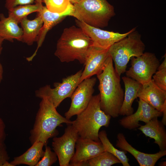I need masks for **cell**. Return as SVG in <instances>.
<instances>
[{
  "instance_id": "cell-1",
  "label": "cell",
  "mask_w": 166,
  "mask_h": 166,
  "mask_svg": "<svg viewBox=\"0 0 166 166\" xmlns=\"http://www.w3.org/2000/svg\"><path fill=\"white\" fill-rule=\"evenodd\" d=\"M110 54L102 71L97 75L99 80L100 106L106 114L115 118L119 115L124 93L120 83V77L113 66Z\"/></svg>"
},
{
  "instance_id": "cell-2",
  "label": "cell",
  "mask_w": 166,
  "mask_h": 166,
  "mask_svg": "<svg viewBox=\"0 0 166 166\" xmlns=\"http://www.w3.org/2000/svg\"><path fill=\"white\" fill-rule=\"evenodd\" d=\"M93 44L91 38L82 29L72 26L64 29L57 41L54 55L62 62L77 60L84 64L88 50Z\"/></svg>"
},
{
  "instance_id": "cell-3",
  "label": "cell",
  "mask_w": 166,
  "mask_h": 166,
  "mask_svg": "<svg viewBox=\"0 0 166 166\" xmlns=\"http://www.w3.org/2000/svg\"><path fill=\"white\" fill-rule=\"evenodd\" d=\"M73 122L61 115L49 100L46 98L42 99L33 128L30 132L31 144L40 141L46 145L49 139L58 134L56 129L57 127L63 123L72 124Z\"/></svg>"
},
{
  "instance_id": "cell-4",
  "label": "cell",
  "mask_w": 166,
  "mask_h": 166,
  "mask_svg": "<svg viewBox=\"0 0 166 166\" xmlns=\"http://www.w3.org/2000/svg\"><path fill=\"white\" fill-rule=\"evenodd\" d=\"M100 103L99 93L93 96L86 108L73 121L72 125L79 137L100 141L98 137L99 130L102 126H109L111 117L101 109Z\"/></svg>"
},
{
  "instance_id": "cell-5",
  "label": "cell",
  "mask_w": 166,
  "mask_h": 166,
  "mask_svg": "<svg viewBox=\"0 0 166 166\" xmlns=\"http://www.w3.org/2000/svg\"><path fill=\"white\" fill-rule=\"evenodd\" d=\"M73 5L72 16L96 28L108 26L111 19L115 15L114 7L107 0H80Z\"/></svg>"
},
{
  "instance_id": "cell-6",
  "label": "cell",
  "mask_w": 166,
  "mask_h": 166,
  "mask_svg": "<svg viewBox=\"0 0 166 166\" xmlns=\"http://www.w3.org/2000/svg\"><path fill=\"white\" fill-rule=\"evenodd\" d=\"M145 47L141 35L136 30L109 47V52L119 76L126 72L127 65L131 58L142 55Z\"/></svg>"
},
{
  "instance_id": "cell-7",
  "label": "cell",
  "mask_w": 166,
  "mask_h": 166,
  "mask_svg": "<svg viewBox=\"0 0 166 166\" xmlns=\"http://www.w3.org/2000/svg\"><path fill=\"white\" fill-rule=\"evenodd\" d=\"M82 71L80 70L74 74L63 78L61 83H54L53 88L49 85L40 88L35 91L36 96L41 99H48L57 108L65 99L70 97L80 83Z\"/></svg>"
},
{
  "instance_id": "cell-8",
  "label": "cell",
  "mask_w": 166,
  "mask_h": 166,
  "mask_svg": "<svg viewBox=\"0 0 166 166\" xmlns=\"http://www.w3.org/2000/svg\"><path fill=\"white\" fill-rule=\"evenodd\" d=\"M131 66L126 71V76L135 80L141 85L148 83L157 71L160 61L155 54L146 52L141 56L131 58Z\"/></svg>"
},
{
  "instance_id": "cell-9",
  "label": "cell",
  "mask_w": 166,
  "mask_h": 166,
  "mask_svg": "<svg viewBox=\"0 0 166 166\" xmlns=\"http://www.w3.org/2000/svg\"><path fill=\"white\" fill-rule=\"evenodd\" d=\"M64 134L59 137H54L52 145L56 153L60 166H69L75 153L76 141L79 137L72 124H67Z\"/></svg>"
},
{
  "instance_id": "cell-10",
  "label": "cell",
  "mask_w": 166,
  "mask_h": 166,
  "mask_svg": "<svg viewBox=\"0 0 166 166\" xmlns=\"http://www.w3.org/2000/svg\"><path fill=\"white\" fill-rule=\"evenodd\" d=\"M96 81V78L90 77L84 80L79 84L70 97V107L65 114L66 118L70 119L86 108L93 96Z\"/></svg>"
},
{
  "instance_id": "cell-11",
  "label": "cell",
  "mask_w": 166,
  "mask_h": 166,
  "mask_svg": "<svg viewBox=\"0 0 166 166\" xmlns=\"http://www.w3.org/2000/svg\"><path fill=\"white\" fill-rule=\"evenodd\" d=\"M75 22L77 26L82 29L90 37L93 44L105 49H109L136 30L135 27L127 33L121 34L93 27L77 19Z\"/></svg>"
},
{
  "instance_id": "cell-12",
  "label": "cell",
  "mask_w": 166,
  "mask_h": 166,
  "mask_svg": "<svg viewBox=\"0 0 166 166\" xmlns=\"http://www.w3.org/2000/svg\"><path fill=\"white\" fill-rule=\"evenodd\" d=\"M76 149L69 166H87L88 161L105 151L101 142L79 137L75 145Z\"/></svg>"
},
{
  "instance_id": "cell-13",
  "label": "cell",
  "mask_w": 166,
  "mask_h": 166,
  "mask_svg": "<svg viewBox=\"0 0 166 166\" xmlns=\"http://www.w3.org/2000/svg\"><path fill=\"white\" fill-rule=\"evenodd\" d=\"M109 55V49H105L93 44L87 52L80 83L84 80L101 72Z\"/></svg>"
},
{
  "instance_id": "cell-14",
  "label": "cell",
  "mask_w": 166,
  "mask_h": 166,
  "mask_svg": "<svg viewBox=\"0 0 166 166\" xmlns=\"http://www.w3.org/2000/svg\"><path fill=\"white\" fill-rule=\"evenodd\" d=\"M73 10V4L67 10L61 13L52 12L49 10L45 6H43L42 9L38 12L42 18L43 24L37 38V48L31 56L26 58L27 61H32L36 55L38 50L42 46L47 32L66 17L72 16Z\"/></svg>"
},
{
  "instance_id": "cell-15",
  "label": "cell",
  "mask_w": 166,
  "mask_h": 166,
  "mask_svg": "<svg viewBox=\"0 0 166 166\" xmlns=\"http://www.w3.org/2000/svg\"><path fill=\"white\" fill-rule=\"evenodd\" d=\"M137 109L135 113L122 118L119 120L120 125L125 128L135 129L140 126L139 121L145 124L153 118L161 117L162 112L158 111L141 99L139 98Z\"/></svg>"
},
{
  "instance_id": "cell-16",
  "label": "cell",
  "mask_w": 166,
  "mask_h": 166,
  "mask_svg": "<svg viewBox=\"0 0 166 166\" xmlns=\"http://www.w3.org/2000/svg\"><path fill=\"white\" fill-rule=\"evenodd\" d=\"M137 97L161 112L166 106V91L159 88L152 79L148 83L141 85Z\"/></svg>"
},
{
  "instance_id": "cell-17",
  "label": "cell",
  "mask_w": 166,
  "mask_h": 166,
  "mask_svg": "<svg viewBox=\"0 0 166 166\" xmlns=\"http://www.w3.org/2000/svg\"><path fill=\"white\" fill-rule=\"evenodd\" d=\"M117 138L116 146L132 155L140 166H154L160 158L166 155V150H160L155 154H148L140 152L129 144L122 133H119Z\"/></svg>"
},
{
  "instance_id": "cell-18",
  "label": "cell",
  "mask_w": 166,
  "mask_h": 166,
  "mask_svg": "<svg viewBox=\"0 0 166 166\" xmlns=\"http://www.w3.org/2000/svg\"><path fill=\"white\" fill-rule=\"evenodd\" d=\"M138 129L146 136L154 139V143L159 146L160 150H166V131L164 125L158 119L153 118Z\"/></svg>"
},
{
  "instance_id": "cell-19",
  "label": "cell",
  "mask_w": 166,
  "mask_h": 166,
  "mask_svg": "<svg viewBox=\"0 0 166 166\" xmlns=\"http://www.w3.org/2000/svg\"><path fill=\"white\" fill-rule=\"evenodd\" d=\"M122 79L124 84L125 92L119 115L128 116L133 113L132 105L134 100L138 97V92L141 85L127 76L122 77Z\"/></svg>"
},
{
  "instance_id": "cell-20",
  "label": "cell",
  "mask_w": 166,
  "mask_h": 166,
  "mask_svg": "<svg viewBox=\"0 0 166 166\" xmlns=\"http://www.w3.org/2000/svg\"><path fill=\"white\" fill-rule=\"evenodd\" d=\"M20 23L22 30L23 34L21 41L29 45H32L37 42V38L43 22L40 15L38 13L34 19L30 20L27 17L23 18Z\"/></svg>"
},
{
  "instance_id": "cell-21",
  "label": "cell",
  "mask_w": 166,
  "mask_h": 166,
  "mask_svg": "<svg viewBox=\"0 0 166 166\" xmlns=\"http://www.w3.org/2000/svg\"><path fill=\"white\" fill-rule=\"evenodd\" d=\"M31 147L23 154L14 158L10 162L14 166L26 164L35 166L43 156V148L45 144L40 141L34 142Z\"/></svg>"
},
{
  "instance_id": "cell-22",
  "label": "cell",
  "mask_w": 166,
  "mask_h": 166,
  "mask_svg": "<svg viewBox=\"0 0 166 166\" xmlns=\"http://www.w3.org/2000/svg\"><path fill=\"white\" fill-rule=\"evenodd\" d=\"M12 18L0 14V37L4 40L13 42L14 39L21 41L22 30Z\"/></svg>"
},
{
  "instance_id": "cell-23",
  "label": "cell",
  "mask_w": 166,
  "mask_h": 166,
  "mask_svg": "<svg viewBox=\"0 0 166 166\" xmlns=\"http://www.w3.org/2000/svg\"><path fill=\"white\" fill-rule=\"evenodd\" d=\"M42 0L36 1L34 4L18 6L8 10V17H10L18 24L29 14L34 12H38L43 6Z\"/></svg>"
},
{
  "instance_id": "cell-24",
  "label": "cell",
  "mask_w": 166,
  "mask_h": 166,
  "mask_svg": "<svg viewBox=\"0 0 166 166\" xmlns=\"http://www.w3.org/2000/svg\"><path fill=\"white\" fill-rule=\"evenodd\" d=\"M98 137L105 151L108 152L117 157L123 166H130L129 159L124 151L118 150L114 147L108 139L106 132L102 130L99 132Z\"/></svg>"
},
{
  "instance_id": "cell-25",
  "label": "cell",
  "mask_w": 166,
  "mask_h": 166,
  "mask_svg": "<svg viewBox=\"0 0 166 166\" xmlns=\"http://www.w3.org/2000/svg\"><path fill=\"white\" fill-rule=\"evenodd\" d=\"M120 160L111 153L104 151L89 160L87 162L88 166H111L120 163Z\"/></svg>"
},
{
  "instance_id": "cell-26",
  "label": "cell",
  "mask_w": 166,
  "mask_h": 166,
  "mask_svg": "<svg viewBox=\"0 0 166 166\" xmlns=\"http://www.w3.org/2000/svg\"><path fill=\"white\" fill-rule=\"evenodd\" d=\"M47 9L52 12L61 13L69 8L72 4L69 0H42Z\"/></svg>"
},
{
  "instance_id": "cell-27",
  "label": "cell",
  "mask_w": 166,
  "mask_h": 166,
  "mask_svg": "<svg viewBox=\"0 0 166 166\" xmlns=\"http://www.w3.org/2000/svg\"><path fill=\"white\" fill-rule=\"evenodd\" d=\"M45 146L43 156L35 166H50L57 160V157L55 152L52 151L49 146Z\"/></svg>"
},
{
  "instance_id": "cell-28",
  "label": "cell",
  "mask_w": 166,
  "mask_h": 166,
  "mask_svg": "<svg viewBox=\"0 0 166 166\" xmlns=\"http://www.w3.org/2000/svg\"><path fill=\"white\" fill-rule=\"evenodd\" d=\"M157 70L152 79L159 88L166 91V68Z\"/></svg>"
},
{
  "instance_id": "cell-29",
  "label": "cell",
  "mask_w": 166,
  "mask_h": 166,
  "mask_svg": "<svg viewBox=\"0 0 166 166\" xmlns=\"http://www.w3.org/2000/svg\"><path fill=\"white\" fill-rule=\"evenodd\" d=\"M39 0H6L5 7L8 10L18 6L32 4Z\"/></svg>"
},
{
  "instance_id": "cell-30",
  "label": "cell",
  "mask_w": 166,
  "mask_h": 166,
  "mask_svg": "<svg viewBox=\"0 0 166 166\" xmlns=\"http://www.w3.org/2000/svg\"><path fill=\"white\" fill-rule=\"evenodd\" d=\"M9 159L10 156L4 143L0 145V166H2L3 163Z\"/></svg>"
},
{
  "instance_id": "cell-31",
  "label": "cell",
  "mask_w": 166,
  "mask_h": 166,
  "mask_svg": "<svg viewBox=\"0 0 166 166\" xmlns=\"http://www.w3.org/2000/svg\"><path fill=\"white\" fill-rule=\"evenodd\" d=\"M6 126L2 119L0 117V145L4 143L6 138Z\"/></svg>"
},
{
  "instance_id": "cell-32",
  "label": "cell",
  "mask_w": 166,
  "mask_h": 166,
  "mask_svg": "<svg viewBox=\"0 0 166 166\" xmlns=\"http://www.w3.org/2000/svg\"><path fill=\"white\" fill-rule=\"evenodd\" d=\"M164 59L162 63L159 65L158 67L157 70H160L164 68H166V57L165 54Z\"/></svg>"
},
{
  "instance_id": "cell-33",
  "label": "cell",
  "mask_w": 166,
  "mask_h": 166,
  "mask_svg": "<svg viewBox=\"0 0 166 166\" xmlns=\"http://www.w3.org/2000/svg\"><path fill=\"white\" fill-rule=\"evenodd\" d=\"M3 69L2 66L0 63V83H1L3 77Z\"/></svg>"
},
{
  "instance_id": "cell-34",
  "label": "cell",
  "mask_w": 166,
  "mask_h": 166,
  "mask_svg": "<svg viewBox=\"0 0 166 166\" xmlns=\"http://www.w3.org/2000/svg\"><path fill=\"white\" fill-rule=\"evenodd\" d=\"M4 40L2 38L0 37V54L2 49V45Z\"/></svg>"
},
{
  "instance_id": "cell-35",
  "label": "cell",
  "mask_w": 166,
  "mask_h": 166,
  "mask_svg": "<svg viewBox=\"0 0 166 166\" xmlns=\"http://www.w3.org/2000/svg\"><path fill=\"white\" fill-rule=\"evenodd\" d=\"M2 166H14L10 162H9L8 161H6L3 164Z\"/></svg>"
},
{
  "instance_id": "cell-36",
  "label": "cell",
  "mask_w": 166,
  "mask_h": 166,
  "mask_svg": "<svg viewBox=\"0 0 166 166\" xmlns=\"http://www.w3.org/2000/svg\"><path fill=\"white\" fill-rule=\"evenodd\" d=\"M70 2L73 4L79 2L80 0H69Z\"/></svg>"
},
{
  "instance_id": "cell-37",
  "label": "cell",
  "mask_w": 166,
  "mask_h": 166,
  "mask_svg": "<svg viewBox=\"0 0 166 166\" xmlns=\"http://www.w3.org/2000/svg\"><path fill=\"white\" fill-rule=\"evenodd\" d=\"M160 165L161 166H166V162H162Z\"/></svg>"
}]
</instances>
